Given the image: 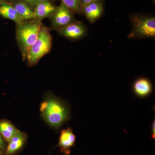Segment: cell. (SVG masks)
<instances>
[{
	"label": "cell",
	"instance_id": "cell-1",
	"mask_svg": "<svg viewBox=\"0 0 155 155\" xmlns=\"http://www.w3.org/2000/svg\"><path fill=\"white\" fill-rule=\"evenodd\" d=\"M40 112L44 121L56 130H59L71 117L69 105L50 91L43 97L40 106Z\"/></svg>",
	"mask_w": 155,
	"mask_h": 155
},
{
	"label": "cell",
	"instance_id": "cell-2",
	"mask_svg": "<svg viewBox=\"0 0 155 155\" xmlns=\"http://www.w3.org/2000/svg\"><path fill=\"white\" fill-rule=\"evenodd\" d=\"M41 26V22L39 20L23 22L17 25V41L23 58H25L30 48L36 41Z\"/></svg>",
	"mask_w": 155,
	"mask_h": 155
},
{
	"label": "cell",
	"instance_id": "cell-3",
	"mask_svg": "<svg viewBox=\"0 0 155 155\" xmlns=\"http://www.w3.org/2000/svg\"><path fill=\"white\" fill-rule=\"evenodd\" d=\"M52 38L47 27L41 26L38 37L28 51L25 59L28 65H36L41 58L50 52L52 47Z\"/></svg>",
	"mask_w": 155,
	"mask_h": 155
},
{
	"label": "cell",
	"instance_id": "cell-4",
	"mask_svg": "<svg viewBox=\"0 0 155 155\" xmlns=\"http://www.w3.org/2000/svg\"><path fill=\"white\" fill-rule=\"evenodd\" d=\"M132 29L129 35V38H154L155 18L146 15L134 14L130 16Z\"/></svg>",
	"mask_w": 155,
	"mask_h": 155
},
{
	"label": "cell",
	"instance_id": "cell-5",
	"mask_svg": "<svg viewBox=\"0 0 155 155\" xmlns=\"http://www.w3.org/2000/svg\"><path fill=\"white\" fill-rule=\"evenodd\" d=\"M52 16L53 26L58 29L75 21L73 12L63 3L56 9Z\"/></svg>",
	"mask_w": 155,
	"mask_h": 155
},
{
	"label": "cell",
	"instance_id": "cell-6",
	"mask_svg": "<svg viewBox=\"0 0 155 155\" xmlns=\"http://www.w3.org/2000/svg\"><path fill=\"white\" fill-rule=\"evenodd\" d=\"M58 30L61 35L71 39H78L87 33L86 27L81 22L75 21Z\"/></svg>",
	"mask_w": 155,
	"mask_h": 155
},
{
	"label": "cell",
	"instance_id": "cell-7",
	"mask_svg": "<svg viewBox=\"0 0 155 155\" xmlns=\"http://www.w3.org/2000/svg\"><path fill=\"white\" fill-rule=\"evenodd\" d=\"M76 137L72 128L68 127L61 130L59 137L58 147L61 152L65 155H69L75 142Z\"/></svg>",
	"mask_w": 155,
	"mask_h": 155
},
{
	"label": "cell",
	"instance_id": "cell-8",
	"mask_svg": "<svg viewBox=\"0 0 155 155\" xmlns=\"http://www.w3.org/2000/svg\"><path fill=\"white\" fill-rule=\"evenodd\" d=\"M28 135L25 132L19 130L8 142L5 155H14L25 146Z\"/></svg>",
	"mask_w": 155,
	"mask_h": 155
},
{
	"label": "cell",
	"instance_id": "cell-9",
	"mask_svg": "<svg viewBox=\"0 0 155 155\" xmlns=\"http://www.w3.org/2000/svg\"><path fill=\"white\" fill-rule=\"evenodd\" d=\"M103 0H97L86 5L82 8V13L90 22L92 23L97 20L104 12Z\"/></svg>",
	"mask_w": 155,
	"mask_h": 155
},
{
	"label": "cell",
	"instance_id": "cell-10",
	"mask_svg": "<svg viewBox=\"0 0 155 155\" xmlns=\"http://www.w3.org/2000/svg\"><path fill=\"white\" fill-rule=\"evenodd\" d=\"M133 91L137 97L141 98L147 97L152 94L153 85L147 78H140L134 83Z\"/></svg>",
	"mask_w": 155,
	"mask_h": 155
},
{
	"label": "cell",
	"instance_id": "cell-11",
	"mask_svg": "<svg viewBox=\"0 0 155 155\" xmlns=\"http://www.w3.org/2000/svg\"><path fill=\"white\" fill-rule=\"evenodd\" d=\"M56 8L48 0L38 4L34 11V19L41 21L42 19L52 15Z\"/></svg>",
	"mask_w": 155,
	"mask_h": 155
},
{
	"label": "cell",
	"instance_id": "cell-12",
	"mask_svg": "<svg viewBox=\"0 0 155 155\" xmlns=\"http://www.w3.org/2000/svg\"><path fill=\"white\" fill-rule=\"evenodd\" d=\"M19 130L14 124L8 119L0 120V134L7 142H8Z\"/></svg>",
	"mask_w": 155,
	"mask_h": 155
},
{
	"label": "cell",
	"instance_id": "cell-13",
	"mask_svg": "<svg viewBox=\"0 0 155 155\" xmlns=\"http://www.w3.org/2000/svg\"><path fill=\"white\" fill-rule=\"evenodd\" d=\"M0 15L6 19L13 20L17 25L21 24L24 21L13 6L5 3L0 6Z\"/></svg>",
	"mask_w": 155,
	"mask_h": 155
},
{
	"label": "cell",
	"instance_id": "cell-14",
	"mask_svg": "<svg viewBox=\"0 0 155 155\" xmlns=\"http://www.w3.org/2000/svg\"><path fill=\"white\" fill-rule=\"evenodd\" d=\"M13 7L24 20L34 19V11L26 3L18 2L15 3Z\"/></svg>",
	"mask_w": 155,
	"mask_h": 155
},
{
	"label": "cell",
	"instance_id": "cell-15",
	"mask_svg": "<svg viewBox=\"0 0 155 155\" xmlns=\"http://www.w3.org/2000/svg\"><path fill=\"white\" fill-rule=\"evenodd\" d=\"M62 3L72 12L81 14L82 7L81 0H62Z\"/></svg>",
	"mask_w": 155,
	"mask_h": 155
},
{
	"label": "cell",
	"instance_id": "cell-16",
	"mask_svg": "<svg viewBox=\"0 0 155 155\" xmlns=\"http://www.w3.org/2000/svg\"><path fill=\"white\" fill-rule=\"evenodd\" d=\"M24 2L27 4L33 6H36L39 3L42 2L47 0H23Z\"/></svg>",
	"mask_w": 155,
	"mask_h": 155
},
{
	"label": "cell",
	"instance_id": "cell-17",
	"mask_svg": "<svg viewBox=\"0 0 155 155\" xmlns=\"http://www.w3.org/2000/svg\"><path fill=\"white\" fill-rule=\"evenodd\" d=\"M7 145H6V141L4 140L3 138L2 137L0 134V149L3 151V152L5 154L7 148Z\"/></svg>",
	"mask_w": 155,
	"mask_h": 155
},
{
	"label": "cell",
	"instance_id": "cell-18",
	"mask_svg": "<svg viewBox=\"0 0 155 155\" xmlns=\"http://www.w3.org/2000/svg\"><path fill=\"white\" fill-rule=\"evenodd\" d=\"M155 119L153 120L152 123L151 125V131L152 134L151 137L153 140H155Z\"/></svg>",
	"mask_w": 155,
	"mask_h": 155
},
{
	"label": "cell",
	"instance_id": "cell-19",
	"mask_svg": "<svg viewBox=\"0 0 155 155\" xmlns=\"http://www.w3.org/2000/svg\"><path fill=\"white\" fill-rule=\"evenodd\" d=\"M97 1V0H81V5L82 8L84 6L86 5L89 3H91L92 2H94V1Z\"/></svg>",
	"mask_w": 155,
	"mask_h": 155
},
{
	"label": "cell",
	"instance_id": "cell-20",
	"mask_svg": "<svg viewBox=\"0 0 155 155\" xmlns=\"http://www.w3.org/2000/svg\"><path fill=\"white\" fill-rule=\"evenodd\" d=\"M0 155H5V153L1 149H0Z\"/></svg>",
	"mask_w": 155,
	"mask_h": 155
},
{
	"label": "cell",
	"instance_id": "cell-21",
	"mask_svg": "<svg viewBox=\"0 0 155 155\" xmlns=\"http://www.w3.org/2000/svg\"><path fill=\"white\" fill-rule=\"evenodd\" d=\"M5 3L3 2V0H0V5H2L3 3Z\"/></svg>",
	"mask_w": 155,
	"mask_h": 155
},
{
	"label": "cell",
	"instance_id": "cell-22",
	"mask_svg": "<svg viewBox=\"0 0 155 155\" xmlns=\"http://www.w3.org/2000/svg\"><path fill=\"white\" fill-rule=\"evenodd\" d=\"M153 1H154V2H155V0H153Z\"/></svg>",
	"mask_w": 155,
	"mask_h": 155
}]
</instances>
